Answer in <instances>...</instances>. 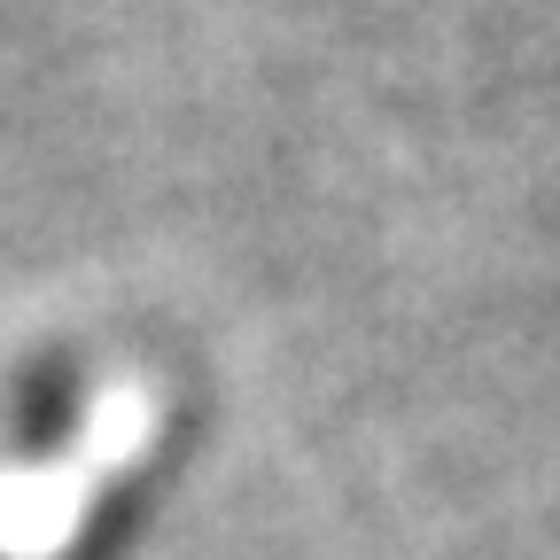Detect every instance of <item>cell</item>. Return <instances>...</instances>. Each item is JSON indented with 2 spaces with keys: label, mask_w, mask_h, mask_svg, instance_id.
I'll list each match as a JSON object with an SVG mask.
<instances>
[{
  "label": "cell",
  "mask_w": 560,
  "mask_h": 560,
  "mask_svg": "<svg viewBox=\"0 0 560 560\" xmlns=\"http://www.w3.org/2000/svg\"><path fill=\"white\" fill-rule=\"evenodd\" d=\"M79 405H86L79 374H70V366H39V374L24 382V397H16V436H24V452L39 459V452L70 444V429H79Z\"/></svg>",
  "instance_id": "1"
}]
</instances>
